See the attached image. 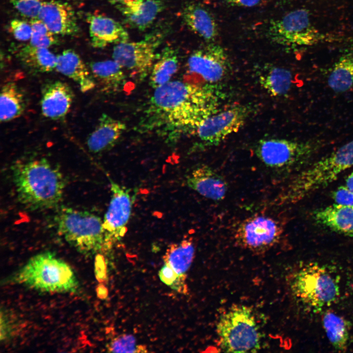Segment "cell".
I'll return each mask as SVG.
<instances>
[{"label":"cell","mask_w":353,"mask_h":353,"mask_svg":"<svg viewBox=\"0 0 353 353\" xmlns=\"http://www.w3.org/2000/svg\"><path fill=\"white\" fill-rule=\"evenodd\" d=\"M164 37L162 32L154 31L139 41L117 44L113 48V59L124 70L128 71L133 78L142 81L150 74L156 58V50Z\"/></svg>","instance_id":"obj_9"},{"label":"cell","mask_w":353,"mask_h":353,"mask_svg":"<svg viewBox=\"0 0 353 353\" xmlns=\"http://www.w3.org/2000/svg\"><path fill=\"white\" fill-rule=\"evenodd\" d=\"M38 18L54 34L75 35L79 30L74 10L60 0H45Z\"/></svg>","instance_id":"obj_15"},{"label":"cell","mask_w":353,"mask_h":353,"mask_svg":"<svg viewBox=\"0 0 353 353\" xmlns=\"http://www.w3.org/2000/svg\"><path fill=\"white\" fill-rule=\"evenodd\" d=\"M331 196L336 204L353 207V192L346 185L338 187Z\"/></svg>","instance_id":"obj_38"},{"label":"cell","mask_w":353,"mask_h":353,"mask_svg":"<svg viewBox=\"0 0 353 353\" xmlns=\"http://www.w3.org/2000/svg\"><path fill=\"white\" fill-rule=\"evenodd\" d=\"M30 24L32 27L30 45L37 47L48 48L56 44L57 40L54 34L40 19H32Z\"/></svg>","instance_id":"obj_32"},{"label":"cell","mask_w":353,"mask_h":353,"mask_svg":"<svg viewBox=\"0 0 353 353\" xmlns=\"http://www.w3.org/2000/svg\"><path fill=\"white\" fill-rule=\"evenodd\" d=\"M353 59L342 57L334 65L328 78L329 87L336 93H343L353 85Z\"/></svg>","instance_id":"obj_31"},{"label":"cell","mask_w":353,"mask_h":353,"mask_svg":"<svg viewBox=\"0 0 353 353\" xmlns=\"http://www.w3.org/2000/svg\"><path fill=\"white\" fill-rule=\"evenodd\" d=\"M164 8L161 0H144L136 12L125 16V22L131 27L144 31L152 25Z\"/></svg>","instance_id":"obj_30"},{"label":"cell","mask_w":353,"mask_h":353,"mask_svg":"<svg viewBox=\"0 0 353 353\" xmlns=\"http://www.w3.org/2000/svg\"><path fill=\"white\" fill-rule=\"evenodd\" d=\"M314 219L331 230L353 238V207L334 203L314 212Z\"/></svg>","instance_id":"obj_22"},{"label":"cell","mask_w":353,"mask_h":353,"mask_svg":"<svg viewBox=\"0 0 353 353\" xmlns=\"http://www.w3.org/2000/svg\"><path fill=\"white\" fill-rule=\"evenodd\" d=\"M230 62L225 49L214 43L194 51L187 62L185 80L191 76L201 77L207 84L222 80L230 69Z\"/></svg>","instance_id":"obj_13"},{"label":"cell","mask_w":353,"mask_h":353,"mask_svg":"<svg viewBox=\"0 0 353 353\" xmlns=\"http://www.w3.org/2000/svg\"><path fill=\"white\" fill-rule=\"evenodd\" d=\"M323 327L333 347L339 351L347 349L349 341V324L344 318L331 312H326L323 318Z\"/></svg>","instance_id":"obj_29"},{"label":"cell","mask_w":353,"mask_h":353,"mask_svg":"<svg viewBox=\"0 0 353 353\" xmlns=\"http://www.w3.org/2000/svg\"><path fill=\"white\" fill-rule=\"evenodd\" d=\"M185 25L194 33L209 43H214L219 35L217 22L211 12L200 3L186 4L181 11Z\"/></svg>","instance_id":"obj_19"},{"label":"cell","mask_w":353,"mask_h":353,"mask_svg":"<svg viewBox=\"0 0 353 353\" xmlns=\"http://www.w3.org/2000/svg\"><path fill=\"white\" fill-rule=\"evenodd\" d=\"M282 227L274 219L262 215L249 217L237 227L234 239L241 247L255 252L266 251L280 239Z\"/></svg>","instance_id":"obj_12"},{"label":"cell","mask_w":353,"mask_h":353,"mask_svg":"<svg viewBox=\"0 0 353 353\" xmlns=\"http://www.w3.org/2000/svg\"><path fill=\"white\" fill-rule=\"evenodd\" d=\"M125 16L137 11L144 0H107Z\"/></svg>","instance_id":"obj_37"},{"label":"cell","mask_w":353,"mask_h":353,"mask_svg":"<svg viewBox=\"0 0 353 353\" xmlns=\"http://www.w3.org/2000/svg\"><path fill=\"white\" fill-rule=\"evenodd\" d=\"M55 69L76 82L83 93L96 86V83L90 69L79 55L71 49L65 50L57 55Z\"/></svg>","instance_id":"obj_21"},{"label":"cell","mask_w":353,"mask_h":353,"mask_svg":"<svg viewBox=\"0 0 353 353\" xmlns=\"http://www.w3.org/2000/svg\"></svg>","instance_id":"obj_42"},{"label":"cell","mask_w":353,"mask_h":353,"mask_svg":"<svg viewBox=\"0 0 353 353\" xmlns=\"http://www.w3.org/2000/svg\"><path fill=\"white\" fill-rule=\"evenodd\" d=\"M14 7L23 16L38 18L44 0H10Z\"/></svg>","instance_id":"obj_35"},{"label":"cell","mask_w":353,"mask_h":353,"mask_svg":"<svg viewBox=\"0 0 353 353\" xmlns=\"http://www.w3.org/2000/svg\"><path fill=\"white\" fill-rule=\"evenodd\" d=\"M58 233L71 246L83 253L92 254L109 249V242L97 215L71 207H62L55 219Z\"/></svg>","instance_id":"obj_5"},{"label":"cell","mask_w":353,"mask_h":353,"mask_svg":"<svg viewBox=\"0 0 353 353\" xmlns=\"http://www.w3.org/2000/svg\"><path fill=\"white\" fill-rule=\"evenodd\" d=\"M353 166V140L314 162L300 173L288 185L284 200L295 202L328 185Z\"/></svg>","instance_id":"obj_4"},{"label":"cell","mask_w":353,"mask_h":353,"mask_svg":"<svg viewBox=\"0 0 353 353\" xmlns=\"http://www.w3.org/2000/svg\"><path fill=\"white\" fill-rule=\"evenodd\" d=\"M346 186L353 192V172L347 177L346 179Z\"/></svg>","instance_id":"obj_41"},{"label":"cell","mask_w":353,"mask_h":353,"mask_svg":"<svg viewBox=\"0 0 353 353\" xmlns=\"http://www.w3.org/2000/svg\"><path fill=\"white\" fill-rule=\"evenodd\" d=\"M89 68L96 83L105 92L118 91L125 81L124 69L113 59L91 62Z\"/></svg>","instance_id":"obj_23"},{"label":"cell","mask_w":353,"mask_h":353,"mask_svg":"<svg viewBox=\"0 0 353 353\" xmlns=\"http://www.w3.org/2000/svg\"><path fill=\"white\" fill-rule=\"evenodd\" d=\"M9 29L14 38L19 41H25L30 39L32 27L30 24L21 20H12L9 24Z\"/></svg>","instance_id":"obj_36"},{"label":"cell","mask_w":353,"mask_h":353,"mask_svg":"<svg viewBox=\"0 0 353 353\" xmlns=\"http://www.w3.org/2000/svg\"><path fill=\"white\" fill-rule=\"evenodd\" d=\"M267 31L271 40L281 45L309 46L320 39L305 9L292 11L279 19L272 21Z\"/></svg>","instance_id":"obj_10"},{"label":"cell","mask_w":353,"mask_h":353,"mask_svg":"<svg viewBox=\"0 0 353 353\" xmlns=\"http://www.w3.org/2000/svg\"><path fill=\"white\" fill-rule=\"evenodd\" d=\"M185 182L190 188L201 195L214 201L223 200L228 184L226 180L206 165H200L186 176Z\"/></svg>","instance_id":"obj_16"},{"label":"cell","mask_w":353,"mask_h":353,"mask_svg":"<svg viewBox=\"0 0 353 353\" xmlns=\"http://www.w3.org/2000/svg\"><path fill=\"white\" fill-rule=\"evenodd\" d=\"M220 345L223 351L255 352L260 348L261 335L251 308L234 306L223 314L217 325Z\"/></svg>","instance_id":"obj_6"},{"label":"cell","mask_w":353,"mask_h":353,"mask_svg":"<svg viewBox=\"0 0 353 353\" xmlns=\"http://www.w3.org/2000/svg\"><path fill=\"white\" fill-rule=\"evenodd\" d=\"M74 98V93L67 83L59 80L46 83L42 90V114L53 120L63 118L70 110Z\"/></svg>","instance_id":"obj_17"},{"label":"cell","mask_w":353,"mask_h":353,"mask_svg":"<svg viewBox=\"0 0 353 353\" xmlns=\"http://www.w3.org/2000/svg\"><path fill=\"white\" fill-rule=\"evenodd\" d=\"M321 144L319 141H298L283 138H264L255 144L256 156L267 167L287 168L306 160Z\"/></svg>","instance_id":"obj_8"},{"label":"cell","mask_w":353,"mask_h":353,"mask_svg":"<svg viewBox=\"0 0 353 353\" xmlns=\"http://www.w3.org/2000/svg\"><path fill=\"white\" fill-rule=\"evenodd\" d=\"M17 56L24 67L35 73H49L56 68L57 56L48 48L29 44L20 48Z\"/></svg>","instance_id":"obj_24"},{"label":"cell","mask_w":353,"mask_h":353,"mask_svg":"<svg viewBox=\"0 0 353 353\" xmlns=\"http://www.w3.org/2000/svg\"><path fill=\"white\" fill-rule=\"evenodd\" d=\"M108 352L112 353H147L146 346L137 344L135 337L127 334L115 337L107 345Z\"/></svg>","instance_id":"obj_33"},{"label":"cell","mask_w":353,"mask_h":353,"mask_svg":"<svg viewBox=\"0 0 353 353\" xmlns=\"http://www.w3.org/2000/svg\"><path fill=\"white\" fill-rule=\"evenodd\" d=\"M176 50L171 47L164 48L153 64L150 76V85L154 89L170 81L178 67Z\"/></svg>","instance_id":"obj_28"},{"label":"cell","mask_w":353,"mask_h":353,"mask_svg":"<svg viewBox=\"0 0 353 353\" xmlns=\"http://www.w3.org/2000/svg\"><path fill=\"white\" fill-rule=\"evenodd\" d=\"M91 43L95 48L101 49L111 43L127 42L128 33L118 22L101 14H90L87 16Z\"/></svg>","instance_id":"obj_18"},{"label":"cell","mask_w":353,"mask_h":353,"mask_svg":"<svg viewBox=\"0 0 353 353\" xmlns=\"http://www.w3.org/2000/svg\"><path fill=\"white\" fill-rule=\"evenodd\" d=\"M154 90L141 122L145 130L195 131L220 104L221 94L210 84L176 80Z\"/></svg>","instance_id":"obj_1"},{"label":"cell","mask_w":353,"mask_h":353,"mask_svg":"<svg viewBox=\"0 0 353 353\" xmlns=\"http://www.w3.org/2000/svg\"><path fill=\"white\" fill-rule=\"evenodd\" d=\"M251 111L250 106L244 104L218 111L200 124L195 131L197 135L204 146H217L243 126Z\"/></svg>","instance_id":"obj_11"},{"label":"cell","mask_w":353,"mask_h":353,"mask_svg":"<svg viewBox=\"0 0 353 353\" xmlns=\"http://www.w3.org/2000/svg\"><path fill=\"white\" fill-rule=\"evenodd\" d=\"M291 286L295 296L314 312L331 305L340 293L337 278L327 267L317 263L299 270Z\"/></svg>","instance_id":"obj_7"},{"label":"cell","mask_w":353,"mask_h":353,"mask_svg":"<svg viewBox=\"0 0 353 353\" xmlns=\"http://www.w3.org/2000/svg\"><path fill=\"white\" fill-rule=\"evenodd\" d=\"M126 129L121 121L102 114L95 129L87 138V146L93 153H100L110 149L119 140Z\"/></svg>","instance_id":"obj_20"},{"label":"cell","mask_w":353,"mask_h":353,"mask_svg":"<svg viewBox=\"0 0 353 353\" xmlns=\"http://www.w3.org/2000/svg\"><path fill=\"white\" fill-rule=\"evenodd\" d=\"M158 276L162 282L173 290L182 293L187 292L186 277L179 276L169 265L165 263L159 270Z\"/></svg>","instance_id":"obj_34"},{"label":"cell","mask_w":353,"mask_h":353,"mask_svg":"<svg viewBox=\"0 0 353 353\" xmlns=\"http://www.w3.org/2000/svg\"><path fill=\"white\" fill-rule=\"evenodd\" d=\"M0 119L7 122L21 116L26 106L24 92L16 83L8 82L3 85L0 94Z\"/></svg>","instance_id":"obj_25"},{"label":"cell","mask_w":353,"mask_h":353,"mask_svg":"<svg viewBox=\"0 0 353 353\" xmlns=\"http://www.w3.org/2000/svg\"><path fill=\"white\" fill-rule=\"evenodd\" d=\"M8 279L11 283L44 292H76L79 287L72 267L50 252L32 256Z\"/></svg>","instance_id":"obj_3"},{"label":"cell","mask_w":353,"mask_h":353,"mask_svg":"<svg viewBox=\"0 0 353 353\" xmlns=\"http://www.w3.org/2000/svg\"><path fill=\"white\" fill-rule=\"evenodd\" d=\"M261 87L271 96L282 97L290 90L292 83L291 72L278 66L265 67L258 76Z\"/></svg>","instance_id":"obj_26"},{"label":"cell","mask_w":353,"mask_h":353,"mask_svg":"<svg viewBox=\"0 0 353 353\" xmlns=\"http://www.w3.org/2000/svg\"><path fill=\"white\" fill-rule=\"evenodd\" d=\"M195 254V247L191 239L183 240L177 243L170 244L163 259L180 276L186 277Z\"/></svg>","instance_id":"obj_27"},{"label":"cell","mask_w":353,"mask_h":353,"mask_svg":"<svg viewBox=\"0 0 353 353\" xmlns=\"http://www.w3.org/2000/svg\"><path fill=\"white\" fill-rule=\"evenodd\" d=\"M111 200L103 220L108 239L112 245L125 235L133 203L129 189L111 181Z\"/></svg>","instance_id":"obj_14"},{"label":"cell","mask_w":353,"mask_h":353,"mask_svg":"<svg viewBox=\"0 0 353 353\" xmlns=\"http://www.w3.org/2000/svg\"><path fill=\"white\" fill-rule=\"evenodd\" d=\"M231 6L251 7L260 4L263 0H225Z\"/></svg>","instance_id":"obj_40"},{"label":"cell","mask_w":353,"mask_h":353,"mask_svg":"<svg viewBox=\"0 0 353 353\" xmlns=\"http://www.w3.org/2000/svg\"><path fill=\"white\" fill-rule=\"evenodd\" d=\"M12 176L18 200L28 209L52 208L62 199L65 188L63 176L46 158L16 164Z\"/></svg>","instance_id":"obj_2"},{"label":"cell","mask_w":353,"mask_h":353,"mask_svg":"<svg viewBox=\"0 0 353 353\" xmlns=\"http://www.w3.org/2000/svg\"><path fill=\"white\" fill-rule=\"evenodd\" d=\"M5 310L0 313V340L5 341L10 338L13 332L14 324Z\"/></svg>","instance_id":"obj_39"}]
</instances>
